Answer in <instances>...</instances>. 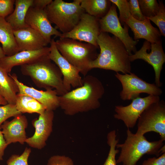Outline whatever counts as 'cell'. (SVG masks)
<instances>
[{
  "mask_svg": "<svg viewBox=\"0 0 165 165\" xmlns=\"http://www.w3.org/2000/svg\"><path fill=\"white\" fill-rule=\"evenodd\" d=\"M83 82L82 86L59 96V107L65 115L73 116L100 107V100L105 93L101 82L94 76L87 75Z\"/></svg>",
  "mask_w": 165,
  "mask_h": 165,
  "instance_id": "obj_1",
  "label": "cell"
},
{
  "mask_svg": "<svg viewBox=\"0 0 165 165\" xmlns=\"http://www.w3.org/2000/svg\"><path fill=\"white\" fill-rule=\"evenodd\" d=\"M100 52L90 63L91 70L98 68L123 74L131 73L130 55L123 43L114 36L101 32L97 39Z\"/></svg>",
  "mask_w": 165,
  "mask_h": 165,
  "instance_id": "obj_2",
  "label": "cell"
},
{
  "mask_svg": "<svg viewBox=\"0 0 165 165\" xmlns=\"http://www.w3.org/2000/svg\"><path fill=\"white\" fill-rule=\"evenodd\" d=\"M48 55L31 63L21 66L20 71L23 75L30 77L38 87L46 90L54 89L58 95H63L68 92L63 84L62 75Z\"/></svg>",
  "mask_w": 165,
  "mask_h": 165,
  "instance_id": "obj_3",
  "label": "cell"
},
{
  "mask_svg": "<svg viewBox=\"0 0 165 165\" xmlns=\"http://www.w3.org/2000/svg\"><path fill=\"white\" fill-rule=\"evenodd\" d=\"M127 138L122 144L116 145L117 149H120V152L116 163L123 165H136L144 155H155L158 157L165 152L164 141L160 139L158 141H150L144 135L138 136L127 129Z\"/></svg>",
  "mask_w": 165,
  "mask_h": 165,
  "instance_id": "obj_4",
  "label": "cell"
},
{
  "mask_svg": "<svg viewBox=\"0 0 165 165\" xmlns=\"http://www.w3.org/2000/svg\"><path fill=\"white\" fill-rule=\"evenodd\" d=\"M59 51L84 76L91 70V63L97 57V47L87 43H82L68 38H60L55 41Z\"/></svg>",
  "mask_w": 165,
  "mask_h": 165,
  "instance_id": "obj_5",
  "label": "cell"
},
{
  "mask_svg": "<svg viewBox=\"0 0 165 165\" xmlns=\"http://www.w3.org/2000/svg\"><path fill=\"white\" fill-rule=\"evenodd\" d=\"M80 0L72 2L62 0H54L45 9L50 23L55 24L56 29L66 33L71 31L86 13L80 6Z\"/></svg>",
  "mask_w": 165,
  "mask_h": 165,
  "instance_id": "obj_6",
  "label": "cell"
},
{
  "mask_svg": "<svg viewBox=\"0 0 165 165\" xmlns=\"http://www.w3.org/2000/svg\"><path fill=\"white\" fill-rule=\"evenodd\" d=\"M135 134L143 136L146 133H158L160 139L165 140V103L159 100L149 105L139 116Z\"/></svg>",
  "mask_w": 165,
  "mask_h": 165,
  "instance_id": "obj_7",
  "label": "cell"
},
{
  "mask_svg": "<svg viewBox=\"0 0 165 165\" xmlns=\"http://www.w3.org/2000/svg\"><path fill=\"white\" fill-rule=\"evenodd\" d=\"M115 76L122 84V89L119 95L123 100H132L139 97L142 93L159 96L162 93V89L155 84L146 82L134 73L123 75L116 72Z\"/></svg>",
  "mask_w": 165,
  "mask_h": 165,
  "instance_id": "obj_8",
  "label": "cell"
},
{
  "mask_svg": "<svg viewBox=\"0 0 165 165\" xmlns=\"http://www.w3.org/2000/svg\"><path fill=\"white\" fill-rule=\"evenodd\" d=\"M117 7L112 3L107 13L99 19L100 31L110 33L119 39L124 45L130 56L132 52L137 51L136 45L138 41L134 40L128 32L129 27L126 24L122 27L119 20L116 10Z\"/></svg>",
  "mask_w": 165,
  "mask_h": 165,
  "instance_id": "obj_9",
  "label": "cell"
},
{
  "mask_svg": "<svg viewBox=\"0 0 165 165\" xmlns=\"http://www.w3.org/2000/svg\"><path fill=\"white\" fill-rule=\"evenodd\" d=\"M159 96L149 95L144 97H138L133 99L128 105L116 106L115 118L122 121L127 129L134 127L142 112L152 103L160 100Z\"/></svg>",
  "mask_w": 165,
  "mask_h": 165,
  "instance_id": "obj_10",
  "label": "cell"
},
{
  "mask_svg": "<svg viewBox=\"0 0 165 165\" xmlns=\"http://www.w3.org/2000/svg\"><path fill=\"white\" fill-rule=\"evenodd\" d=\"M99 19L84 13L76 26L60 38H68L91 44L98 48L97 38L101 33Z\"/></svg>",
  "mask_w": 165,
  "mask_h": 165,
  "instance_id": "obj_11",
  "label": "cell"
},
{
  "mask_svg": "<svg viewBox=\"0 0 165 165\" xmlns=\"http://www.w3.org/2000/svg\"><path fill=\"white\" fill-rule=\"evenodd\" d=\"M129 58L131 62L141 59L151 65L155 72V84L159 87L161 86L160 76L165 62V54L162 43H151L145 40L140 50L130 55Z\"/></svg>",
  "mask_w": 165,
  "mask_h": 165,
  "instance_id": "obj_12",
  "label": "cell"
},
{
  "mask_svg": "<svg viewBox=\"0 0 165 165\" xmlns=\"http://www.w3.org/2000/svg\"><path fill=\"white\" fill-rule=\"evenodd\" d=\"M50 51L48 56L60 70L63 76L64 86L68 92L71 87L76 88L82 86L83 79L80 75L78 69L68 62L58 50L54 38L50 43Z\"/></svg>",
  "mask_w": 165,
  "mask_h": 165,
  "instance_id": "obj_13",
  "label": "cell"
},
{
  "mask_svg": "<svg viewBox=\"0 0 165 165\" xmlns=\"http://www.w3.org/2000/svg\"><path fill=\"white\" fill-rule=\"evenodd\" d=\"M54 117L53 111L46 110L38 119H34L32 124L35 128V133L27 138L25 142L32 148L39 149L43 148L52 132Z\"/></svg>",
  "mask_w": 165,
  "mask_h": 165,
  "instance_id": "obj_14",
  "label": "cell"
},
{
  "mask_svg": "<svg viewBox=\"0 0 165 165\" xmlns=\"http://www.w3.org/2000/svg\"><path fill=\"white\" fill-rule=\"evenodd\" d=\"M25 22L29 27L39 32L49 44L52 36L60 37L62 35V33L52 26L45 9L31 7L27 12Z\"/></svg>",
  "mask_w": 165,
  "mask_h": 165,
  "instance_id": "obj_15",
  "label": "cell"
},
{
  "mask_svg": "<svg viewBox=\"0 0 165 165\" xmlns=\"http://www.w3.org/2000/svg\"><path fill=\"white\" fill-rule=\"evenodd\" d=\"M9 75L13 79L18 89V94L29 96L41 104L46 110L53 111L59 107V96L56 91L49 89L45 91L39 90L25 85L18 79L16 74Z\"/></svg>",
  "mask_w": 165,
  "mask_h": 165,
  "instance_id": "obj_16",
  "label": "cell"
},
{
  "mask_svg": "<svg viewBox=\"0 0 165 165\" xmlns=\"http://www.w3.org/2000/svg\"><path fill=\"white\" fill-rule=\"evenodd\" d=\"M50 47H45L35 50L19 51L10 56H6L0 60V66L9 74L13 68L33 62L49 54Z\"/></svg>",
  "mask_w": 165,
  "mask_h": 165,
  "instance_id": "obj_17",
  "label": "cell"
},
{
  "mask_svg": "<svg viewBox=\"0 0 165 165\" xmlns=\"http://www.w3.org/2000/svg\"><path fill=\"white\" fill-rule=\"evenodd\" d=\"M28 122L26 117L20 114L10 121H5L0 127L6 142L8 145L19 142L21 144L25 142L27 138L25 129Z\"/></svg>",
  "mask_w": 165,
  "mask_h": 165,
  "instance_id": "obj_18",
  "label": "cell"
},
{
  "mask_svg": "<svg viewBox=\"0 0 165 165\" xmlns=\"http://www.w3.org/2000/svg\"><path fill=\"white\" fill-rule=\"evenodd\" d=\"M14 34L19 51L38 50L49 44L39 32L29 27L14 31Z\"/></svg>",
  "mask_w": 165,
  "mask_h": 165,
  "instance_id": "obj_19",
  "label": "cell"
},
{
  "mask_svg": "<svg viewBox=\"0 0 165 165\" xmlns=\"http://www.w3.org/2000/svg\"><path fill=\"white\" fill-rule=\"evenodd\" d=\"M125 24L131 29L134 34V39H144L151 43H162V35L159 30L153 27L148 19L144 21L137 20L131 16Z\"/></svg>",
  "mask_w": 165,
  "mask_h": 165,
  "instance_id": "obj_20",
  "label": "cell"
},
{
  "mask_svg": "<svg viewBox=\"0 0 165 165\" xmlns=\"http://www.w3.org/2000/svg\"><path fill=\"white\" fill-rule=\"evenodd\" d=\"M33 0H15L13 12L6 18L14 31L29 27L25 18L27 12L32 5Z\"/></svg>",
  "mask_w": 165,
  "mask_h": 165,
  "instance_id": "obj_21",
  "label": "cell"
},
{
  "mask_svg": "<svg viewBox=\"0 0 165 165\" xmlns=\"http://www.w3.org/2000/svg\"><path fill=\"white\" fill-rule=\"evenodd\" d=\"M0 42L6 56H12L19 52L13 29L5 18L0 17Z\"/></svg>",
  "mask_w": 165,
  "mask_h": 165,
  "instance_id": "obj_22",
  "label": "cell"
},
{
  "mask_svg": "<svg viewBox=\"0 0 165 165\" xmlns=\"http://www.w3.org/2000/svg\"><path fill=\"white\" fill-rule=\"evenodd\" d=\"M18 87L13 79L0 66V96L8 104H15Z\"/></svg>",
  "mask_w": 165,
  "mask_h": 165,
  "instance_id": "obj_23",
  "label": "cell"
},
{
  "mask_svg": "<svg viewBox=\"0 0 165 165\" xmlns=\"http://www.w3.org/2000/svg\"><path fill=\"white\" fill-rule=\"evenodd\" d=\"M112 2L110 0H80V6L88 14L100 19L108 13Z\"/></svg>",
  "mask_w": 165,
  "mask_h": 165,
  "instance_id": "obj_24",
  "label": "cell"
},
{
  "mask_svg": "<svg viewBox=\"0 0 165 165\" xmlns=\"http://www.w3.org/2000/svg\"><path fill=\"white\" fill-rule=\"evenodd\" d=\"M15 105L17 110L21 113H36L40 115L46 110L44 106L40 103L26 95L17 94Z\"/></svg>",
  "mask_w": 165,
  "mask_h": 165,
  "instance_id": "obj_25",
  "label": "cell"
},
{
  "mask_svg": "<svg viewBox=\"0 0 165 165\" xmlns=\"http://www.w3.org/2000/svg\"><path fill=\"white\" fill-rule=\"evenodd\" d=\"M117 135L116 130L109 132L107 135V143L110 147L108 156L103 165H116V156L119 152L116 148V145L119 142V139H116Z\"/></svg>",
  "mask_w": 165,
  "mask_h": 165,
  "instance_id": "obj_26",
  "label": "cell"
},
{
  "mask_svg": "<svg viewBox=\"0 0 165 165\" xmlns=\"http://www.w3.org/2000/svg\"><path fill=\"white\" fill-rule=\"evenodd\" d=\"M139 4L143 15L148 18L155 16L159 9V4L156 0H139Z\"/></svg>",
  "mask_w": 165,
  "mask_h": 165,
  "instance_id": "obj_27",
  "label": "cell"
},
{
  "mask_svg": "<svg viewBox=\"0 0 165 165\" xmlns=\"http://www.w3.org/2000/svg\"><path fill=\"white\" fill-rule=\"evenodd\" d=\"M159 9L154 16L147 18L158 27L162 36H165V8L162 1H158Z\"/></svg>",
  "mask_w": 165,
  "mask_h": 165,
  "instance_id": "obj_28",
  "label": "cell"
},
{
  "mask_svg": "<svg viewBox=\"0 0 165 165\" xmlns=\"http://www.w3.org/2000/svg\"><path fill=\"white\" fill-rule=\"evenodd\" d=\"M118 7L119 13V18L122 25L130 16L128 1L127 0H110Z\"/></svg>",
  "mask_w": 165,
  "mask_h": 165,
  "instance_id": "obj_29",
  "label": "cell"
},
{
  "mask_svg": "<svg viewBox=\"0 0 165 165\" xmlns=\"http://www.w3.org/2000/svg\"><path fill=\"white\" fill-rule=\"evenodd\" d=\"M21 114L17 110L15 105L8 104L0 106V127L8 119Z\"/></svg>",
  "mask_w": 165,
  "mask_h": 165,
  "instance_id": "obj_30",
  "label": "cell"
},
{
  "mask_svg": "<svg viewBox=\"0 0 165 165\" xmlns=\"http://www.w3.org/2000/svg\"><path fill=\"white\" fill-rule=\"evenodd\" d=\"M31 152V149L27 147L21 155H12L7 161V165H28V159Z\"/></svg>",
  "mask_w": 165,
  "mask_h": 165,
  "instance_id": "obj_31",
  "label": "cell"
},
{
  "mask_svg": "<svg viewBox=\"0 0 165 165\" xmlns=\"http://www.w3.org/2000/svg\"><path fill=\"white\" fill-rule=\"evenodd\" d=\"M131 16L135 19L141 21H144L147 19L142 14L138 0H128Z\"/></svg>",
  "mask_w": 165,
  "mask_h": 165,
  "instance_id": "obj_32",
  "label": "cell"
},
{
  "mask_svg": "<svg viewBox=\"0 0 165 165\" xmlns=\"http://www.w3.org/2000/svg\"><path fill=\"white\" fill-rule=\"evenodd\" d=\"M15 0H0V17L6 18L14 9Z\"/></svg>",
  "mask_w": 165,
  "mask_h": 165,
  "instance_id": "obj_33",
  "label": "cell"
},
{
  "mask_svg": "<svg viewBox=\"0 0 165 165\" xmlns=\"http://www.w3.org/2000/svg\"><path fill=\"white\" fill-rule=\"evenodd\" d=\"M47 165H74L72 160L64 155H54L48 160Z\"/></svg>",
  "mask_w": 165,
  "mask_h": 165,
  "instance_id": "obj_34",
  "label": "cell"
},
{
  "mask_svg": "<svg viewBox=\"0 0 165 165\" xmlns=\"http://www.w3.org/2000/svg\"><path fill=\"white\" fill-rule=\"evenodd\" d=\"M141 165H165V152L158 157L148 158L144 160Z\"/></svg>",
  "mask_w": 165,
  "mask_h": 165,
  "instance_id": "obj_35",
  "label": "cell"
},
{
  "mask_svg": "<svg viewBox=\"0 0 165 165\" xmlns=\"http://www.w3.org/2000/svg\"><path fill=\"white\" fill-rule=\"evenodd\" d=\"M52 0H33L32 7L41 9H45Z\"/></svg>",
  "mask_w": 165,
  "mask_h": 165,
  "instance_id": "obj_36",
  "label": "cell"
},
{
  "mask_svg": "<svg viewBox=\"0 0 165 165\" xmlns=\"http://www.w3.org/2000/svg\"><path fill=\"white\" fill-rule=\"evenodd\" d=\"M8 145L0 127V160H3L5 150Z\"/></svg>",
  "mask_w": 165,
  "mask_h": 165,
  "instance_id": "obj_37",
  "label": "cell"
},
{
  "mask_svg": "<svg viewBox=\"0 0 165 165\" xmlns=\"http://www.w3.org/2000/svg\"><path fill=\"white\" fill-rule=\"evenodd\" d=\"M8 104L6 100L3 97L0 96V105H5Z\"/></svg>",
  "mask_w": 165,
  "mask_h": 165,
  "instance_id": "obj_38",
  "label": "cell"
},
{
  "mask_svg": "<svg viewBox=\"0 0 165 165\" xmlns=\"http://www.w3.org/2000/svg\"><path fill=\"white\" fill-rule=\"evenodd\" d=\"M6 56L4 51L0 46V60Z\"/></svg>",
  "mask_w": 165,
  "mask_h": 165,
  "instance_id": "obj_39",
  "label": "cell"
}]
</instances>
